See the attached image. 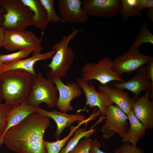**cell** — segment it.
Wrapping results in <instances>:
<instances>
[{
  "label": "cell",
  "instance_id": "cell-20",
  "mask_svg": "<svg viewBox=\"0 0 153 153\" xmlns=\"http://www.w3.org/2000/svg\"><path fill=\"white\" fill-rule=\"evenodd\" d=\"M130 123L127 133L122 138V142L137 146L139 141L146 134L145 126L137 118L132 110L127 115Z\"/></svg>",
  "mask_w": 153,
  "mask_h": 153
},
{
  "label": "cell",
  "instance_id": "cell-25",
  "mask_svg": "<svg viewBox=\"0 0 153 153\" xmlns=\"http://www.w3.org/2000/svg\"><path fill=\"white\" fill-rule=\"evenodd\" d=\"M121 7L119 12L122 20L127 21L130 17H135L141 15V12L136 8V0H121Z\"/></svg>",
  "mask_w": 153,
  "mask_h": 153
},
{
  "label": "cell",
  "instance_id": "cell-1",
  "mask_svg": "<svg viewBox=\"0 0 153 153\" xmlns=\"http://www.w3.org/2000/svg\"><path fill=\"white\" fill-rule=\"evenodd\" d=\"M50 125L49 118L32 113L4 134L0 147L3 144L16 153H47L43 137Z\"/></svg>",
  "mask_w": 153,
  "mask_h": 153
},
{
  "label": "cell",
  "instance_id": "cell-29",
  "mask_svg": "<svg viewBox=\"0 0 153 153\" xmlns=\"http://www.w3.org/2000/svg\"><path fill=\"white\" fill-rule=\"evenodd\" d=\"M92 140L89 138H85L81 141L68 153H90Z\"/></svg>",
  "mask_w": 153,
  "mask_h": 153
},
{
  "label": "cell",
  "instance_id": "cell-32",
  "mask_svg": "<svg viewBox=\"0 0 153 153\" xmlns=\"http://www.w3.org/2000/svg\"><path fill=\"white\" fill-rule=\"evenodd\" d=\"M101 144L97 140H92L90 150V153H106L102 151L100 149ZM114 153H121L119 148H118Z\"/></svg>",
  "mask_w": 153,
  "mask_h": 153
},
{
  "label": "cell",
  "instance_id": "cell-9",
  "mask_svg": "<svg viewBox=\"0 0 153 153\" xmlns=\"http://www.w3.org/2000/svg\"><path fill=\"white\" fill-rule=\"evenodd\" d=\"M153 60L152 56L143 54L139 50L129 49L112 61V68L114 73L120 77L124 73L137 71L142 66Z\"/></svg>",
  "mask_w": 153,
  "mask_h": 153
},
{
  "label": "cell",
  "instance_id": "cell-19",
  "mask_svg": "<svg viewBox=\"0 0 153 153\" xmlns=\"http://www.w3.org/2000/svg\"><path fill=\"white\" fill-rule=\"evenodd\" d=\"M37 112V108L29 104L26 100L20 104L12 105L7 116V126L5 132L16 125L30 114Z\"/></svg>",
  "mask_w": 153,
  "mask_h": 153
},
{
  "label": "cell",
  "instance_id": "cell-33",
  "mask_svg": "<svg viewBox=\"0 0 153 153\" xmlns=\"http://www.w3.org/2000/svg\"><path fill=\"white\" fill-rule=\"evenodd\" d=\"M146 71L147 77L149 80H150L153 84V60L146 65Z\"/></svg>",
  "mask_w": 153,
  "mask_h": 153
},
{
  "label": "cell",
  "instance_id": "cell-26",
  "mask_svg": "<svg viewBox=\"0 0 153 153\" xmlns=\"http://www.w3.org/2000/svg\"><path fill=\"white\" fill-rule=\"evenodd\" d=\"M40 1L46 10L49 22L55 23L59 22L66 23L56 14L54 7V0H40Z\"/></svg>",
  "mask_w": 153,
  "mask_h": 153
},
{
  "label": "cell",
  "instance_id": "cell-16",
  "mask_svg": "<svg viewBox=\"0 0 153 153\" xmlns=\"http://www.w3.org/2000/svg\"><path fill=\"white\" fill-rule=\"evenodd\" d=\"M36 113L50 118L55 122L57 128L54 135L57 140H59L62 132L65 128L69 127L75 121H83L86 119L84 115L79 113L70 114L56 110L50 111L39 107L37 108Z\"/></svg>",
  "mask_w": 153,
  "mask_h": 153
},
{
  "label": "cell",
  "instance_id": "cell-3",
  "mask_svg": "<svg viewBox=\"0 0 153 153\" xmlns=\"http://www.w3.org/2000/svg\"><path fill=\"white\" fill-rule=\"evenodd\" d=\"M78 32V29L73 28L71 33L62 35L61 39L52 46V50H55L56 52L51 62L46 65L51 69L47 73L48 78L56 76L61 78L65 76L73 63L75 57L72 49L68 46L69 43Z\"/></svg>",
  "mask_w": 153,
  "mask_h": 153
},
{
  "label": "cell",
  "instance_id": "cell-21",
  "mask_svg": "<svg viewBox=\"0 0 153 153\" xmlns=\"http://www.w3.org/2000/svg\"><path fill=\"white\" fill-rule=\"evenodd\" d=\"M33 13V24L36 27L43 30L42 34L49 22L46 10L40 0H21Z\"/></svg>",
  "mask_w": 153,
  "mask_h": 153
},
{
  "label": "cell",
  "instance_id": "cell-5",
  "mask_svg": "<svg viewBox=\"0 0 153 153\" xmlns=\"http://www.w3.org/2000/svg\"><path fill=\"white\" fill-rule=\"evenodd\" d=\"M58 90L55 84L50 78H46L39 72L33 76V83L30 94L26 100L27 103L36 108L42 103L47 106L53 108L58 101Z\"/></svg>",
  "mask_w": 153,
  "mask_h": 153
},
{
  "label": "cell",
  "instance_id": "cell-2",
  "mask_svg": "<svg viewBox=\"0 0 153 153\" xmlns=\"http://www.w3.org/2000/svg\"><path fill=\"white\" fill-rule=\"evenodd\" d=\"M33 76L21 70L6 71L0 75V97L12 105L26 100L30 92Z\"/></svg>",
  "mask_w": 153,
  "mask_h": 153
},
{
  "label": "cell",
  "instance_id": "cell-30",
  "mask_svg": "<svg viewBox=\"0 0 153 153\" xmlns=\"http://www.w3.org/2000/svg\"><path fill=\"white\" fill-rule=\"evenodd\" d=\"M119 148L121 153H144L141 148L129 143H124Z\"/></svg>",
  "mask_w": 153,
  "mask_h": 153
},
{
  "label": "cell",
  "instance_id": "cell-31",
  "mask_svg": "<svg viewBox=\"0 0 153 153\" xmlns=\"http://www.w3.org/2000/svg\"><path fill=\"white\" fill-rule=\"evenodd\" d=\"M135 5L136 8L141 12L144 8L153 9V0H136Z\"/></svg>",
  "mask_w": 153,
  "mask_h": 153
},
{
  "label": "cell",
  "instance_id": "cell-4",
  "mask_svg": "<svg viewBox=\"0 0 153 153\" xmlns=\"http://www.w3.org/2000/svg\"><path fill=\"white\" fill-rule=\"evenodd\" d=\"M6 13L0 26L6 29L22 30L33 25V13L21 0H1Z\"/></svg>",
  "mask_w": 153,
  "mask_h": 153
},
{
  "label": "cell",
  "instance_id": "cell-35",
  "mask_svg": "<svg viewBox=\"0 0 153 153\" xmlns=\"http://www.w3.org/2000/svg\"><path fill=\"white\" fill-rule=\"evenodd\" d=\"M147 18L152 22H153V9H149L146 13Z\"/></svg>",
  "mask_w": 153,
  "mask_h": 153
},
{
  "label": "cell",
  "instance_id": "cell-28",
  "mask_svg": "<svg viewBox=\"0 0 153 153\" xmlns=\"http://www.w3.org/2000/svg\"><path fill=\"white\" fill-rule=\"evenodd\" d=\"M2 100L0 97V138L5 130L7 126V115L12 106L5 102L2 103Z\"/></svg>",
  "mask_w": 153,
  "mask_h": 153
},
{
  "label": "cell",
  "instance_id": "cell-15",
  "mask_svg": "<svg viewBox=\"0 0 153 153\" xmlns=\"http://www.w3.org/2000/svg\"><path fill=\"white\" fill-rule=\"evenodd\" d=\"M97 91L115 104L127 115L132 110L136 100L130 97L127 92L108 84L99 86Z\"/></svg>",
  "mask_w": 153,
  "mask_h": 153
},
{
  "label": "cell",
  "instance_id": "cell-12",
  "mask_svg": "<svg viewBox=\"0 0 153 153\" xmlns=\"http://www.w3.org/2000/svg\"><path fill=\"white\" fill-rule=\"evenodd\" d=\"M82 7L86 13L94 17L108 18L117 15L121 7L120 0H83Z\"/></svg>",
  "mask_w": 153,
  "mask_h": 153
},
{
  "label": "cell",
  "instance_id": "cell-10",
  "mask_svg": "<svg viewBox=\"0 0 153 153\" xmlns=\"http://www.w3.org/2000/svg\"><path fill=\"white\" fill-rule=\"evenodd\" d=\"M49 78L53 81L59 92V96L56 107L61 112H66L72 111L73 107L71 105L73 99L82 95V91L76 82L67 81L65 84L61 78L54 76Z\"/></svg>",
  "mask_w": 153,
  "mask_h": 153
},
{
  "label": "cell",
  "instance_id": "cell-22",
  "mask_svg": "<svg viewBox=\"0 0 153 153\" xmlns=\"http://www.w3.org/2000/svg\"><path fill=\"white\" fill-rule=\"evenodd\" d=\"M97 114L95 112H93L90 116L88 118L81 121H79L77 126L71 125L70 132L65 137L60 140L50 142L44 141V143L47 150V153H59L61 150L65 145L70 137L73 135L74 132L80 126L83 124H87L89 122L95 119L98 116Z\"/></svg>",
  "mask_w": 153,
  "mask_h": 153
},
{
  "label": "cell",
  "instance_id": "cell-34",
  "mask_svg": "<svg viewBox=\"0 0 153 153\" xmlns=\"http://www.w3.org/2000/svg\"><path fill=\"white\" fill-rule=\"evenodd\" d=\"M5 30L6 29L0 26V48L2 47L5 39Z\"/></svg>",
  "mask_w": 153,
  "mask_h": 153
},
{
  "label": "cell",
  "instance_id": "cell-23",
  "mask_svg": "<svg viewBox=\"0 0 153 153\" xmlns=\"http://www.w3.org/2000/svg\"><path fill=\"white\" fill-rule=\"evenodd\" d=\"M105 118V116H100L96 122L88 130H86V128H79L74 132V136L69 140L66 145L61 150L59 153H68L78 144L82 138H89L96 132L97 128L94 129V127L102 122Z\"/></svg>",
  "mask_w": 153,
  "mask_h": 153
},
{
  "label": "cell",
  "instance_id": "cell-27",
  "mask_svg": "<svg viewBox=\"0 0 153 153\" xmlns=\"http://www.w3.org/2000/svg\"><path fill=\"white\" fill-rule=\"evenodd\" d=\"M32 51L20 50L17 52L8 54L0 55V62L3 64L15 62L27 57Z\"/></svg>",
  "mask_w": 153,
  "mask_h": 153
},
{
  "label": "cell",
  "instance_id": "cell-18",
  "mask_svg": "<svg viewBox=\"0 0 153 153\" xmlns=\"http://www.w3.org/2000/svg\"><path fill=\"white\" fill-rule=\"evenodd\" d=\"M55 52V50H52V51L44 53L33 55L31 57L28 58L4 63L0 67V75L8 71L21 70L30 73L33 76H35L37 74L34 69L35 64L39 61L52 59Z\"/></svg>",
  "mask_w": 153,
  "mask_h": 153
},
{
  "label": "cell",
  "instance_id": "cell-17",
  "mask_svg": "<svg viewBox=\"0 0 153 153\" xmlns=\"http://www.w3.org/2000/svg\"><path fill=\"white\" fill-rule=\"evenodd\" d=\"M151 92L138 97L134 102L132 110L137 118L145 126L146 129L153 128V101L150 100Z\"/></svg>",
  "mask_w": 153,
  "mask_h": 153
},
{
  "label": "cell",
  "instance_id": "cell-7",
  "mask_svg": "<svg viewBox=\"0 0 153 153\" xmlns=\"http://www.w3.org/2000/svg\"><path fill=\"white\" fill-rule=\"evenodd\" d=\"M112 61L109 57L99 60L96 63L88 62L81 68V79L88 82L95 80L101 85L108 84L111 81L120 82L125 81L117 75L112 68Z\"/></svg>",
  "mask_w": 153,
  "mask_h": 153
},
{
  "label": "cell",
  "instance_id": "cell-24",
  "mask_svg": "<svg viewBox=\"0 0 153 153\" xmlns=\"http://www.w3.org/2000/svg\"><path fill=\"white\" fill-rule=\"evenodd\" d=\"M144 43L153 44V35L148 29L145 21L142 22L139 32L129 49L139 50L141 45Z\"/></svg>",
  "mask_w": 153,
  "mask_h": 153
},
{
  "label": "cell",
  "instance_id": "cell-36",
  "mask_svg": "<svg viewBox=\"0 0 153 153\" xmlns=\"http://www.w3.org/2000/svg\"><path fill=\"white\" fill-rule=\"evenodd\" d=\"M6 13V10L2 6L1 0H0V14L4 15Z\"/></svg>",
  "mask_w": 153,
  "mask_h": 153
},
{
  "label": "cell",
  "instance_id": "cell-13",
  "mask_svg": "<svg viewBox=\"0 0 153 153\" xmlns=\"http://www.w3.org/2000/svg\"><path fill=\"white\" fill-rule=\"evenodd\" d=\"M80 0H59L57 6L60 18L71 23H82L89 19Z\"/></svg>",
  "mask_w": 153,
  "mask_h": 153
},
{
  "label": "cell",
  "instance_id": "cell-37",
  "mask_svg": "<svg viewBox=\"0 0 153 153\" xmlns=\"http://www.w3.org/2000/svg\"><path fill=\"white\" fill-rule=\"evenodd\" d=\"M3 20L4 18L3 15L0 14V26L1 23L3 21Z\"/></svg>",
  "mask_w": 153,
  "mask_h": 153
},
{
  "label": "cell",
  "instance_id": "cell-14",
  "mask_svg": "<svg viewBox=\"0 0 153 153\" xmlns=\"http://www.w3.org/2000/svg\"><path fill=\"white\" fill-rule=\"evenodd\" d=\"M76 82L82 91L86 99L85 107L88 106L91 108L96 107L99 109L101 116H104L105 108L114 103L107 98L97 90L92 84V81L89 84L80 78H77Z\"/></svg>",
  "mask_w": 153,
  "mask_h": 153
},
{
  "label": "cell",
  "instance_id": "cell-38",
  "mask_svg": "<svg viewBox=\"0 0 153 153\" xmlns=\"http://www.w3.org/2000/svg\"><path fill=\"white\" fill-rule=\"evenodd\" d=\"M3 64H4L0 62V67L2 66L3 65Z\"/></svg>",
  "mask_w": 153,
  "mask_h": 153
},
{
  "label": "cell",
  "instance_id": "cell-8",
  "mask_svg": "<svg viewBox=\"0 0 153 153\" xmlns=\"http://www.w3.org/2000/svg\"><path fill=\"white\" fill-rule=\"evenodd\" d=\"M104 116L105 120L101 130L103 138L108 140L116 133L123 138L128 128L127 115L118 106L111 104L105 108Z\"/></svg>",
  "mask_w": 153,
  "mask_h": 153
},
{
  "label": "cell",
  "instance_id": "cell-6",
  "mask_svg": "<svg viewBox=\"0 0 153 153\" xmlns=\"http://www.w3.org/2000/svg\"><path fill=\"white\" fill-rule=\"evenodd\" d=\"M42 39L31 31L7 29L2 47L10 51L29 50L33 55L40 54L43 49Z\"/></svg>",
  "mask_w": 153,
  "mask_h": 153
},
{
  "label": "cell",
  "instance_id": "cell-39",
  "mask_svg": "<svg viewBox=\"0 0 153 153\" xmlns=\"http://www.w3.org/2000/svg\"><path fill=\"white\" fill-rule=\"evenodd\" d=\"M0 95H1V92H0Z\"/></svg>",
  "mask_w": 153,
  "mask_h": 153
},
{
  "label": "cell",
  "instance_id": "cell-11",
  "mask_svg": "<svg viewBox=\"0 0 153 153\" xmlns=\"http://www.w3.org/2000/svg\"><path fill=\"white\" fill-rule=\"evenodd\" d=\"M146 65L140 67L135 75L129 80L118 83L116 81L112 86L122 90H127L135 95L133 97L136 100L142 91H149L150 99L153 100V84L148 79L146 71Z\"/></svg>",
  "mask_w": 153,
  "mask_h": 153
}]
</instances>
